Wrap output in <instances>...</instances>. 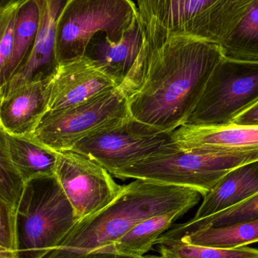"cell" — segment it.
<instances>
[{"instance_id": "2e32d148", "label": "cell", "mask_w": 258, "mask_h": 258, "mask_svg": "<svg viewBox=\"0 0 258 258\" xmlns=\"http://www.w3.org/2000/svg\"><path fill=\"white\" fill-rule=\"evenodd\" d=\"M258 194V160L244 164L224 176L204 196L190 221H198L236 206Z\"/></svg>"}, {"instance_id": "f546056e", "label": "cell", "mask_w": 258, "mask_h": 258, "mask_svg": "<svg viewBox=\"0 0 258 258\" xmlns=\"http://www.w3.org/2000/svg\"><path fill=\"white\" fill-rule=\"evenodd\" d=\"M0 258H17V256L12 253L0 250Z\"/></svg>"}, {"instance_id": "d4e9b609", "label": "cell", "mask_w": 258, "mask_h": 258, "mask_svg": "<svg viewBox=\"0 0 258 258\" xmlns=\"http://www.w3.org/2000/svg\"><path fill=\"white\" fill-rule=\"evenodd\" d=\"M18 6L0 11V73L9 64L13 52Z\"/></svg>"}, {"instance_id": "6da1fadb", "label": "cell", "mask_w": 258, "mask_h": 258, "mask_svg": "<svg viewBox=\"0 0 258 258\" xmlns=\"http://www.w3.org/2000/svg\"><path fill=\"white\" fill-rule=\"evenodd\" d=\"M221 46L175 36L157 46L145 43L120 87L130 116L164 132L185 125L222 58Z\"/></svg>"}, {"instance_id": "ac0fdd59", "label": "cell", "mask_w": 258, "mask_h": 258, "mask_svg": "<svg viewBox=\"0 0 258 258\" xmlns=\"http://www.w3.org/2000/svg\"><path fill=\"white\" fill-rule=\"evenodd\" d=\"M11 160L26 183L45 176L55 175L59 153L27 137L15 136L0 128Z\"/></svg>"}, {"instance_id": "484cf974", "label": "cell", "mask_w": 258, "mask_h": 258, "mask_svg": "<svg viewBox=\"0 0 258 258\" xmlns=\"http://www.w3.org/2000/svg\"><path fill=\"white\" fill-rule=\"evenodd\" d=\"M17 215L14 210L0 202V250L12 253L17 256Z\"/></svg>"}, {"instance_id": "cb8c5ba5", "label": "cell", "mask_w": 258, "mask_h": 258, "mask_svg": "<svg viewBox=\"0 0 258 258\" xmlns=\"http://www.w3.org/2000/svg\"><path fill=\"white\" fill-rule=\"evenodd\" d=\"M26 183L11 160L4 138L0 135V202L18 211Z\"/></svg>"}, {"instance_id": "5bb4252c", "label": "cell", "mask_w": 258, "mask_h": 258, "mask_svg": "<svg viewBox=\"0 0 258 258\" xmlns=\"http://www.w3.org/2000/svg\"><path fill=\"white\" fill-rule=\"evenodd\" d=\"M59 12L54 0H45L40 30L34 46L21 68L0 88V98L27 83L53 77L59 64L56 42V21Z\"/></svg>"}, {"instance_id": "ffe728a7", "label": "cell", "mask_w": 258, "mask_h": 258, "mask_svg": "<svg viewBox=\"0 0 258 258\" xmlns=\"http://www.w3.org/2000/svg\"><path fill=\"white\" fill-rule=\"evenodd\" d=\"M178 239L187 244L201 246L227 249L241 248L258 242V220L226 227L201 229Z\"/></svg>"}, {"instance_id": "7a4b0ae2", "label": "cell", "mask_w": 258, "mask_h": 258, "mask_svg": "<svg viewBox=\"0 0 258 258\" xmlns=\"http://www.w3.org/2000/svg\"><path fill=\"white\" fill-rule=\"evenodd\" d=\"M201 194L186 186L136 179L94 215L80 220L57 248L42 258H85L106 249L142 221L173 212L186 213Z\"/></svg>"}, {"instance_id": "f1b7e54d", "label": "cell", "mask_w": 258, "mask_h": 258, "mask_svg": "<svg viewBox=\"0 0 258 258\" xmlns=\"http://www.w3.org/2000/svg\"><path fill=\"white\" fill-rule=\"evenodd\" d=\"M24 0H0V11L19 5Z\"/></svg>"}, {"instance_id": "9c48e42d", "label": "cell", "mask_w": 258, "mask_h": 258, "mask_svg": "<svg viewBox=\"0 0 258 258\" xmlns=\"http://www.w3.org/2000/svg\"><path fill=\"white\" fill-rule=\"evenodd\" d=\"M173 142L172 132H162L130 116L117 125L91 134L71 150L94 159L113 174Z\"/></svg>"}, {"instance_id": "8992f818", "label": "cell", "mask_w": 258, "mask_h": 258, "mask_svg": "<svg viewBox=\"0 0 258 258\" xmlns=\"http://www.w3.org/2000/svg\"><path fill=\"white\" fill-rule=\"evenodd\" d=\"M138 18L137 6L132 0H68L56 21L59 63L85 56L98 33L119 42Z\"/></svg>"}, {"instance_id": "4316f807", "label": "cell", "mask_w": 258, "mask_h": 258, "mask_svg": "<svg viewBox=\"0 0 258 258\" xmlns=\"http://www.w3.org/2000/svg\"><path fill=\"white\" fill-rule=\"evenodd\" d=\"M231 124L258 125V102L235 118Z\"/></svg>"}, {"instance_id": "52a82bcc", "label": "cell", "mask_w": 258, "mask_h": 258, "mask_svg": "<svg viewBox=\"0 0 258 258\" xmlns=\"http://www.w3.org/2000/svg\"><path fill=\"white\" fill-rule=\"evenodd\" d=\"M129 116L128 99L119 86L74 107L47 112L29 138L56 152L71 150L91 134Z\"/></svg>"}, {"instance_id": "83f0119b", "label": "cell", "mask_w": 258, "mask_h": 258, "mask_svg": "<svg viewBox=\"0 0 258 258\" xmlns=\"http://www.w3.org/2000/svg\"><path fill=\"white\" fill-rule=\"evenodd\" d=\"M85 258H159V256H137L126 255L115 251H99L89 254Z\"/></svg>"}, {"instance_id": "44dd1931", "label": "cell", "mask_w": 258, "mask_h": 258, "mask_svg": "<svg viewBox=\"0 0 258 258\" xmlns=\"http://www.w3.org/2000/svg\"><path fill=\"white\" fill-rule=\"evenodd\" d=\"M258 220V194L245 201L198 221L178 224L161 236L165 239H178L185 235L209 227H221Z\"/></svg>"}, {"instance_id": "3957f363", "label": "cell", "mask_w": 258, "mask_h": 258, "mask_svg": "<svg viewBox=\"0 0 258 258\" xmlns=\"http://www.w3.org/2000/svg\"><path fill=\"white\" fill-rule=\"evenodd\" d=\"M256 0H136L148 47L186 36L221 46Z\"/></svg>"}, {"instance_id": "603a6c76", "label": "cell", "mask_w": 258, "mask_h": 258, "mask_svg": "<svg viewBox=\"0 0 258 258\" xmlns=\"http://www.w3.org/2000/svg\"><path fill=\"white\" fill-rule=\"evenodd\" d=\"M159 258H258V249L241 247L238 248H214L191 245L180 239L159 238Z\"/></svg>"}, {"instance_id": "ba28073f", "label": "cell", "mask_w": 258, "mask_h": 258, "mask_svg": "<svg viewBox=\"0 0 258 258\" xmlns=\"http://www.w3.org/2000/svg\"><path fill=\"white\" fill-rule=\"evenodd\" d=\"M258 102V61L223 56L185 125L222 126Z\"/></svg>"}, {"instance_id": "8fae6325", "label": "cell", "mask_w": 258, "mask_h": 258, "mask_svg": "<svg viewBox=\"0 0 258 258\" xmlns=\"http://www.w3.org/2000/svg\"><path fill=\"white\" fill-rule=\"evenodd\" d=\"M119 86L86 56L60 63L50 80L48 112L74 107Z\"/></svg>"}, {"instance_id": "5b68a950", "label": "cell", "mask_w": 258, "mask_h": 258, "mask_svg": "<svg viewBox=\"0 0 258 258\" xmlns=\"http://www.w3.org/2000/svg\"><path fill=\"white\" fill-rule=\"evenodd\" d=\"M257 160L258 150L201 154L185 151L174 141L156 154L118 170L112 175L186 186L204 197L232 170Z\"/></svg>"}, {"instance_id": "30bf717a", "label": "cell", "mask_w": 258, "mask_h": 258, "mask_svg": "<svg viewBox=\"0 0 258 258\" xmlns=\"http://www.w3.org/2000/svg\"><path fill=\"white\" fill-rule=\"evenodd\" d=\"M58 153L55 175L79 221L99 212L116 198L122 186L102 165L72 150Z\"/></svg>"}, {"instance_id": "4dcf8cb0", "label": "cell", "mask_w": 258, "mask_h": 258, "mask_svg": "<svg viewBox=\"0 0 258 258\" xmlns=\"http://www.w3.org/2000/svg\"><path fill=\"white\" fill-rule=\"evenodd\" d=\"M67 1H68V0H55V2H56V4H57L58 7H59V12H60V10L61 9H62V8L64 6H65V3H66Z\"/></svg>"}, {"instance_id": "9a60e30c", "label": "cell", "mask_w": 258, "mask_h": 258, "mask_svg": "<svg viewBox=\"0 0 258 258\" xmlns=\"http://www.w3.org/2000/svg\"><path fill=\"white\" fill-rule=\"evenodd\" d=\"M146 43L139 18L119 42L98 33L88 45L85 56L99 64L121 86L137 61Z\"/></svg>"}, {"instance_id": "7402d4cb", "label": "cell", "mask_w": 258, "mask_h": 258, "mask_svg": "<svg viewBox=\"0 0 258 258\" xmlns=\"http://www.w3.org/2000/svg\"><path fill=\"white\" fill-rule=\"evenodd\" d=\"M223 56L243 61H258V0L221 45Z\"/></svg>"}, {"instance_id": "7c38bea8", "label": "cell", "mask_w": 258, "mask_h": 258, "mask_svg": "<svg viewBox=\"0 0 258 258\" xmlns=\"http://www.w3.org/2000/svg\"><path fill=\"white\" fill-rule=\"evenodd\" d=\"M172 138L180 149L190 153H233L258 150V125H183L172 132Z\"/></svg>"}, {"instance_id": "d6986e66", "label": "cell", "mask_w": 258, "mask_h": 258, "mask_svg": "<svg viewBox=\"0 0 258 258\" xmlns=\"http://www.w3.org/2000/svg\"><path fill=\"white\" fill-rule=\"evenodd\" d=\"M184 214L178 211L148 218L135 225L117 242L101 251L142 257L156 245L171 224Z\"/></svg>"}, {"instance_id": "4fadbf2b", "label": "cell", "mask_w": 258, "mask_h": 258, "mask_svg": "<svg viewBox=\"0 0 258 258\" xmlns=\"http://www.w3.org/2000/svg\"><path fill=\"white\" fill-rule=\"evenodd\" d=\"M50 80L27 83L1 97L0 128L29 138L48 112Z\"/></svg>"}, {"instance_id": "277c9868", "label": "cell", "mask_w": 258, "mask_h": 258, "mask_svg": "<svg viewBox=\"0 0 258 258\" xmlns=\"http://www.w3.org/2000/svg\"><path fill=\"white\" fill-rule=\"evenodd\" d=\"M79 221L56 175L26 183L17 215V258H42Z\"/></svg>"}, {"instance_id": "e0dca14e", "label": "cell", "mask_w": 258, "mask_h": 258, "mask_svg": "<svg viewBox=\"0 0 258 258\" xmlns=\"http://www.w3.org/2000/svg\"><path fill=\"white\" fill-rule=\"evenodd\" d=\"M45 2L24 0L18 5L13 52L9 64L0 73V88L10 80L30 55L40 30Z\"/></svg>"}]
</instances>
